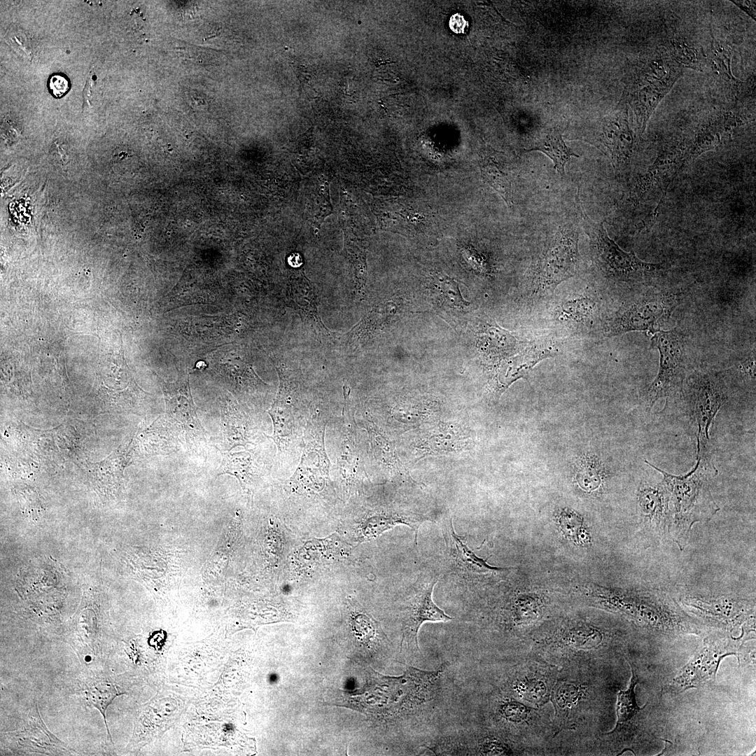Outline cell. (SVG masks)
<instances>
[{
    "label": "cell",
    "instance_id": "obj_27",
    "mask_svg": "<svg viewBox=\"0 0 756 756\" xmlns=\"http://www.w3.org/2000/svg\"><path fill=\"white\" fill-rule=\"evenodd\" d=\"M577 479L579 484L587 491L598 488L603 479V468L598 459L592 458L586 461L578 473Z\"/></svg>",
    "mask_w": 756,
    "mask_h": 756
},
{
    "label": "cell",
    "instance_id": "obj_29",
    "mask_svg": "<svg viewBox=\"0 0 756 756\" xmlns=\"http://www.w3.org/2000/svg\"><path fill=\"white\" fill-rule=\"evenodd\" d=\"M560 526L564 534L578 542H586V532L582 529V521L573 513H564L559 519Z\"/></svg>",
    "mask_w": 756,
    "mask_h": 756
},
{
    "label": "cell",
    "instance_id": "obj_21",
    "mask_svg": "<svg viewBox=\"0 0 756 756\" xmlns=\"http://www.w3.org/2000/svg\"><path fill=\"white\" fill-rule=\"evenodd\" d=\"M421 520L416 517L406 515H376L368 518L362 526V535L365 539H372L382 532L398 524H405L415 531L416 535Z\"/></svg>",
    "mask_w": 756,
    "mask_h": 756
},
{
    "label": "cell",
    "instance_id": "obj_5",
    "mask_svg": "<svg viewBox=\"0 0 756 756\" xmlns=\"http://www.w3.org/2000/svg\"><path fill=\"white\" fill-rule=\"evenodd\" d=\"M651 342L659 353V369L647 394L649 403L653 405L658 400L682 390L687 364L684 337L678 330H659L653 334Z\"/></svg>",
    "mask_w": 756,
    "mask_h": 756
},
{
    "label": "cell",
    "instance_id": "obj_31",
    "mask_svg": "<svg viewBox=\"0 0 756 756\" xmlns=\"http://www.w3.org/2000/svg\"><path fill=\"white\" fill-rule=\"evenodd\" d=\"M475 752L484 755H505L511 754L512 750L501 739L495 736H487L478 742Z\"/></svg>",
    "mask_w": 756,
    "mask_h": 756
},
{
    "label": "cell",
    "instance_id": "obj_12",
    "mask_svg": "<svg viewBox=\"0 0 756 756\" xmlns=\"http://www.w3.org/2000/svg\"><path fill=\"white\" fill-rule=\"evenodd\" d=\"M293 387L290 384H280L276 400L267 411L274 426L272 438L279 450L288 440L293 433L294 418L292 413L291 392Z\"/></svg>",
    "mask_w": 756,
    "mask_h": 756
},
{
    "label": "cell",
    "instance_id": "obj_23",
    "mask_svg": "<svg viewBox=\"0 0 756 756\" xmlns=\"http://www.w3.org/2000/svg\"><path fill=\"white\" fill-rule=\"evenodd\" d=\"M631 666L632 677L629 687L626 690H620L617 695L616 713L617 722L616 728L629 721L641 710L636 703L634 689L638 682V678L634 667Z\"/></svg>",
    "mask_w": 756,
    "mask_h": 756
},
{
    "label": "cell",
    "instance_id": "obj_22",
    "mask_svg": "<svg viewBox=\"0 0 756 756\" xmlns=\"http://www.w3.org/2000/svg\"><path fill=\"white\" fill-rule=\"evenodd\" d=\"M221 414L224 436L228 442L230 449L236 445L244 446L248 443V440L245 437L246 422L236 408H221Z\"/></svg>",
    "mask_w": 756,
    "mask_h": 756
},
{
    "label": "cell",
    "instance_id": "obj_17",
    "mask_svg": "<svg viewBox=\"0 0 756 756\" xmlns=\"http://www.w3.org/2000/svg\"><path fill=\"white\" fill-rule=\"evenodd\" d=\"M479 165L483 180L501 196L508 206H511L512 187L505 167L493 156L482 158Z\"/></svg>",
    "mask_w": 756,
    "mask_h": 756
},
{
    "label": "cell",
    "instance_id": "obj_13",
    "mask_svg": "<svg viewBox=\"0 0 756 756\" xmlns=\"http://www.w3.org/2000/svg\"><path fill=\"white\" fill-rule=\"evenodd\" d=\"M598 312L596 300L587 294H576L564 299L554 310V318L570 327L582 326L594 321Z\"/></svg>",
    "mask_w": 756,
    "mask_h": 756
},
{
    "label": "cell",
    "instance_id": "obj_14",
    "mask_svg": "<svg viewBox=\"0 0 756 756\" xmlns=\"http://www.w3.org/2000/svg\"><path fill=\"white\" fill-rule=\"evenodd\" d=\"M638 505L646 523L664 527L668 524V498L662 482L657 486H643L639 490Z\"/></svg>",
    "mask_w": 756,
    "mask_h": 756
},
{
    "label": "cell",
    "instance_id": "obj_32",
    "mask_svg": "<svg viewBox=\"0 0 756 756\" xmlns=\"http://www.w3.org/2000/svg\"><path fill=\"white\" fill-rule=\"evenodd\" d=\"M499 713L505 720L512 723H521L528 715V708L515 701H503L500 705Z\"/></svg>",
    "mask_w": 756,
    "mask_h": 756
},
{
    "label": "cell",
    "instance_id": "obj_28",
    "mask_svg": "<svg viewBox=\"0 0 756 756\" xmlns=\"http://www.w3.org/2000/svg\"><path fill=\"white\" fill-rule=\"evenodd\" d=\"M515 689L522 698L531 702L544 701L547 697L546 685L538 679L522 680L517 683Z\"/></svg>",
    "mask_w": 756,
    "mask_h": 756
},
{
    "label": "cell",
    "instance_id": "obj_26",
    "mask_svg": "<svg viewBox=\"0 0 756 756\" xmlns=\"http://www.w3.org/2000/svg\"><path fill=\"white\" fill-rule=\"evenodd\" d=\"M433 280L449 307L464 308L470 304L462 298L458 284L454 279L444 274H436Z\"/></svg>",
    "mask_w": 756,
    "mask_h": 756
},
{
    "label": "cell",
    "instance_id": "obj_33",
    "mask_svg": "<svg viewBox=\"0 0 756 756\" xmlns=\"http://www.w3.org/2000/svg\"><path fill=\"white\" fill-rule=\"evenodd\" d=\"M673 52L676 57L685 64L690 65L694 67L699 64L698 56L696 52L691 47L688 46L685 43L673 40L671 42Z\"/></svg>",
    "mask_w": 756,
    "mask_h": 756
},
{
    "label": "cell",
    "instance_id": "obj_36",
    "mask_svg": "<svg viewBox=\"0 0 756 756\" xmlns=\"http://www.w3.org/2000/svg\"><path fill=\"white\" fill-rule=\"evenodd\" d=\"M449 28L456 34L465 33L468 27V22L463 15L456 13L451 15L449 20Z\"/></svg>",
    "mask_w": 756,
    "mask_h": 756
},
{
    "label": "cell",
    "instance_id": "obj_6",
    "mask_svg": "<svg viewBox=\"0 0 756 756\" xmlns=\"http://www.w3.org/2000/svg\"><path fill=\"white\" fill-rule=\"evenodd\" d=\"M676 304L674 295L647 296L621 307L607 318L603 330L613 337L632 331H650L652 334L667 319Z\"/></svg>",
    "mask_w": 756,
    "mask_h": 756
},
{
    "label": "cell",
    "instance_id": "obj_1",
    "mask_svg": "<svg viewBox=\"0 0 756 756\" xmlns=\"http://www.w3.org/2000/svg\"><path fill=\"white\" fill-rule=\"evenodd\" d=\"M645 462L662 475L661 482L668 498V532L682 550L692 526L709 521L720 510L710 489V481L718 474L710 451L697 449L694 468L682 475L668 473L648 461Z\"/></svg>",
    "mask_w": 756,
    "mask_h": 756
},
{
    "label": "cell",
    "instance_id": "obj_16",
    "mask_svg": "<svg viewBox=\"0 0 756 756\" xmlns=\"http://www.w3.org/2000/svg\"><path fill=\"white\" fill-rule=\"evenodd\" d=\"M583 695V687L574 683L559 681L551 694L559 729L568 728V719Z\"/></svg>",
    "mask_w": 756,
    "mask_h": 756
},
{
    "label": "cell",
    "instance_id": "obj_20",
    "mask_svg": "<svg viewBox=\"0 0 756 756\" xmlns=\"http://www.w3.org/2000/svg\"><path fill=\"white\" fill-rule=\"evenodd\" d=\"M85 691L86 701L88 704L97 708L102 714L108 738L112 742L110 731L106 722V710L113 700L120 694L116 687L106 680H92L86 684Z\"/></svg>",
    "mask_w": 756,
    "mask_h": 756
},
{
    "label": "cell",
    "instance_id": "obj_35",
    "mask_svg": "<svg viewBox=\"0 0 756 756\" xmlns=\"http://www.w3.org/2000/svg\"><path fill=\"white\" fill-rule=\"evenodd\" d=\"M69 88L66 78L60 74L52 75L49 80V90L56 97L64 95Z\"/></svg>",
    "mask_w": 756,
    "mask_h": 756
},
{
    "label": "cell",
    "instance_id": "obj_34",
    "mask_svg": "<svg viewBox=\"0 0 756 756\" xmlns=\"http://www.w3.org/2000/svg\"><path fill=\"white\" fill-rule=\"evenodd\" d=\"M712 54L716 62L720 66L722 70L732 78L730 67L731 55L730 51L720 43L715 41L712 45Z\"/></svg>",
    "mask_w": 756,
    "mask_h": 756
},
{
    "label": "cell",
    "instance_id": "obj_18",
    "mask_svg": "<svg viewBox=\"0 0 756 756\" xmlns=\"http://www.w3.org/2000/svg\"><path fill=\"white\" fill-rule=\"evenodd\" d=\"M449 544L454 547V554L458 566L465 570L474 573L505 570L507 568L491 566L482 558L478 557L463 540L455 533L451 521L445 526Z\"/></svg>",
    "mask_w": 756,
    "mask_h": 756
},
{
    "label": "cell",
    "instance_id": "obj_3",
    "mask_svg": "<svg viewBox=\"0 0 756 756\" xmlns=\"http://www.w3.org/2000/svg\"><path fill=\"white\" fill-rule=\"evenodd\" d=\"M578 205L589 238L593 263L603 277L614 282L634 285L650 282L666 272L664 264L645 262L634 252L622 249L608 236L603 223L592 220L579 200Z\"/></svg>",
    "mask_w": 756,
    "mask_h": 756
},
{
    "label": "cell",
    "instance_id": "obj_4",
    "mask_svg": "<svg viewBox=\"0 0 756 756\" xmlns=\"http://www.w3.org/2000/svg\"><path fill=\"white\" fill-rule=\"evenodd\" d=\"M578 233L573 227H563L548 241L532 270L534 293L553 291L563 281L573 276L578 264Z\"/></svg>",
    "mask_w": 756,
    "mask_h": 756
},
{
    "label": "cell",
    "instance_id": "obj_10",
    "mask_svg": "<svg viewBox=\"0 0 756 756\" xmlns=\"http://www.w3.org/2000/svg\"><path fill=\"white\" fill-rule=\"evenodd\" d=\"M598 142L612 160L616 172H622L630 163L634 137L628 122L627 109L606 118L601 123Z\"/></svg>",
    "mask_w": 756,
    "mask_h": 756
},
{
    "label": "cell",
    "instance_id": "obj_38",
    "mask_svg": "<svg viewBox=\"0 0 756 756\" xmlns=\"http://www.w3.org/2000/svg\"><path fill=\"white\" fill-rule=\"evenodd\" d=\"M736 5L746 11L753 19H755V1H733Z\"/></svg>",
    "mask_w": 756,
    "mask_h": 756
},
{
    "label": "cell",
    "instance_id": "obj_9",
    "mask_svg": "<svg viewBox=\"0 0 756 756\" xmlns=\"http://www.w3.org/2000/svg\"><path fill=\"white\" fill-rule=\"evenodd\" d=\"M8 748L15 753H38L48 755L75 754V751L57 738L46 727L34 704L19 729L3 734Z\"/></svg>",
    "mask_w": 756,
    "mask_h": 756
},
{
    "label": "cell",
    "instance_id": "obj_19",
    "mask_svg": "<svg viewBox=\"0 0 756 756\" xmlns=\"http://www.w3.org/2000/svg\"><path fill=\"white\" fill-rule=\"evenodd\" d=\"M313 440L304 449L297 475L308 476L309 473L325 475L328 472L329 462L324 449V431L319 438L314 437Z\"/></svg>",
    "mask_w": 756,
    "mask_h": 756
},
{
    "label": "cell",
    "instance_id": "obj_37",
    "mask_svg": "<svg viewBox=\"0 0 756 756\" xmlns=\"http://www.w3.org/2000/svg\"><path fill=\"white\" fill-rule=\"evenodd\" d=\"M94 84L92 79V73L90 71L86 80V83L83 91V102L84 105L87 106H90V99L92 97V88Z\"/></svg>",
    "mask_w": 756,
    "mask_h": 756
},
{
    "label": "cell",
    "instance_id": "obj_25",
    "mask_svg": "<svg viewBox=\"0 0 756 756\" xmlns=\"http://www.w3.org/2000/svg\"><path fill=\"white\" fill-rule=\"evenodd\" d=\"M222 459L218 475L230 474L244 480L251 470V455L246 451L230 454L221 452Z\"/></svg>",
    "mask_w": 756,
    "mask_h": 756
},
{
    "label": "cell",
    "instance_id": "obj_8",
    "mask_svg": "<svg viewBox=\"0 0 756 756\" xmlns=\"http://www.w3.org/2000/svg\"><path fill=\"white\" fill-rule=\"evenodd\" d=\"M687 391L697 424V448L709 451V429L726 401L725 388L712 373L695 371L687 379Z\"/></svg>",
    "mask_w": 756,
    "mask_h": 756
},
{
    "label": "cell",
    "instance_id": "obj_7",
    "mask_svg": "<svg viewBox=\"0 0 756 756\" xmlns=\"http://www.w3.org/2000/svg\"><path fill=\"white\" fill-rule=\"evenodd\" d=\"M438 576L422 573L414 583L404 610L401 648L409 655L419 651L418 631L426 622H447L452 620L433 601L432 594Z\"/></svg>",
    "mask_w": 756,
    "mask_h": 756
},
{
    "label": "cell",
    "instance_id": "obj_24",
    "mask_svg": "<svg viewBox=\"0 0 756 756\" xmlns=\"http://www.w3.org/2000/svg\"><path fill=\"white\" fill-rule=\"evenodd\" d=\"M352 628L356 637L363 645H370L386 639L380 624L367 614L356 615L352 620Z\"/></svg>",
    "mask_w": 756,
    "mask_h": 756
},
{
    "label": "cell",
    "instance_id": "obj_11",
    "mask_svg": "<svg viewBox=\"0 0 756 756\" xmlns=\"http://www.w3.org/2000/svg\"><path fill=\"white\" fill-rule=\"evenodd\" d=\"M163 391L166 412L169 419L188 434L204 435V429L197 417V407L191 395L188 374L180 375L176 382L171 384L165 383Z\"/></svg>",
    "mask_w": 756,
    "mask_h": 756
},
{
    "label": "cell",
    "instance_id": "obj_30",
    "mask_svg": "<svg viewBox=\"0 0 756 756\" xmlns=\"http://www.w3.org/2000/svg\"><path fill=\"white\" fill-rule=\"evenodd\" d=\"M5 41L15 52L28 59H31L30 41L23 30L15 27H10L8 29Z\"/></svg>",
    "mask_w": 756,
    "mask_h": 756
},
{
    "label": "cell",
    "instance_id": "obj_2",
    "mask_svg": "<svg viewBox=\"0 0 756 756\" xmlns=\"http://www.w3.org/2000/svg\"><path fill=\"white\" fill-rule=\"evenodd\" d=\"M442 671L443 666L433 671L409 667L399 677L384 676L372 671L366 687L345 698L340 705L380 718L414 710L430 700Z\"/></svg>",
    "mask_w": 756,
    "mask_h": 756
},
{
    "label": "cell",
    "instance_id": "obj_15",
    "mask_svg": "<svg viewBox=\"0 0 756 756\" xmlns=\"http://www.w3.org/2000/svg\"><path fill=\"white\" fill-rule=\"evenodd\" d=\"M538 150L545 153L554 162V169L561 175L564 174V167L571 157L578 158L565 143L561 132L551 129L539 138L526 152Z\"/></svg>",
    "mask_w": 756,
    "mask_h": 756
}]
</instances>
